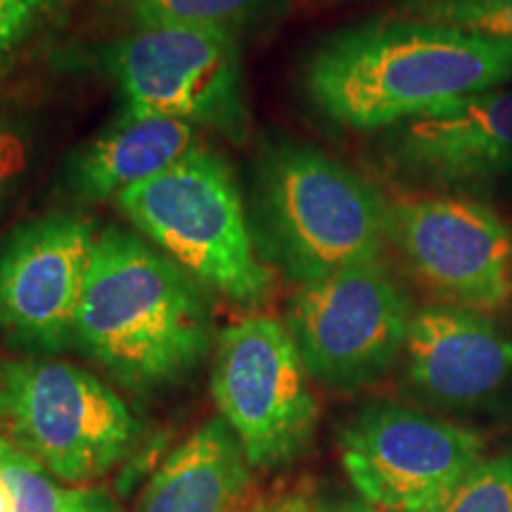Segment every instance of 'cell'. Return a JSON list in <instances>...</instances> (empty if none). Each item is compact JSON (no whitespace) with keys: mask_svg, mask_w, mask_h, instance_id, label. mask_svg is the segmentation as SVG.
Masks as SVG:
<instances>
[{"mask_svg":"<svg viewBox=\"0 0 512 512\" xmlns=\"http://www.w3.org/2000/svg\"><path fill=\"white\" fill-rule=\"evenodd\" d=\"M512 81V41L387 17L339 29L304 69L311 105L332 124L380 131Z\"/></svg>","mask_w":512,"mask_h":512,"instance_id":"1","label":"cell"},{"mask_svg":"<svg viewBox=\"0 0 512 512\" xmlns=\"http://www.w3.org/2000/svg\"><path fill=\"white\" fill-rule=\"evenodd\" d=\"M214 344L207 297L192 275L138 235L95 238L74 347L121 387L145 394L181 384Z\"/></svg>","mask_w":512,"mask_h":512,"instance_id":"2","label":"cell"},{"mask_svg":"<svg viewBox=\"0 0 512 512\" xmlns=\"http://www.w3.org/2000/svg\"><path fill=\"white\" fill-rule=\"evenodd\" d=\"M254 211L264 256L299 285L380 261L389 240L387 200L311 145L266 147L256 166Z\"/></svg>","mask_w":512,"mask_h":512,"instance_id":"3","label":"cell"},{"mask_svg":"<svg viewBox=\"0 0 512 512\" xmlns=\"http://www.w3.org/2000/svg\"><path fill=\"white\" fill-rule=\"evenodd\" d=\"M117 207L145 238L200 285L240 306H259L273 273L254 249L245 204L228 164L197 145L150 181L117 197Z\"/></svg>","mask_w":512,"mask_h":512,"instance_id":"4","label":"cell"},{"mask_svg":"<svg viewBox=\"0 0 512 512\" xmlns=\"http://www.w3.org/2000/svg\"><path fill=\"white\" fill-rule=\"evenodd\" d=\"M0 413L50 475L69 484L98 479L128 456L140 425L93 373L55 358H29L0 370Z\"/></svg>","mask_w":512,"mask_h":512,"instance_id":"5","label":"cell"},{"mask_svg":"<svg viewBox=\"0 0 512 512\" xmlns=\"http://www.w3.org/2000/svg\"><path fill=\"white\" fill-rule=\"evenodd\" d=\"M211 394L256 470L290 465L311 446L318 401L297 344L273 318H247L219 335Z\"/></svg>","mask_w":512,"mask_h":512,"instance_id":"6","label":"cell"},{"mask_svg":"<svg viewBox=\"0 0 512 512\" xmlns=\"http://www.w3.org/2000/svg\"><path fill=\"white\" fill-rule=\"evenodd\" d=\"M411 318L406 294L387 266L368 261L299 285L287 306V332L306 373L349 392L392 370Z\"/></svg>","mask_w":512,"mask_h":512,"instance_id":"7","label":"cell"},{"mask_svg":"<svg viewBox=\"0 0 512 512\" xmlns=\"http://www.w3.org/2000/svg\"><path fill=\"white\" fill-rule=\"evenodd\" d=\"M126 110L245 140L249 110L238 38L195 27H136L107 53Z\"/></svg>","mask_w":512,"mask_h":512,"instance_id":"8","label":"cell"},{"mask_svg":"<svg viewBox=\"0 0 512 512\" xmlns=\"http://www.w3.org/2000/svg\"><path fill=\"white\" fill-rule=\"evenodd\" d=\"M339 451L358 496L384 512H434L484 460L475 432L392 401L363 406Z\"/></svg>","mask_w":512,"mask_h":512,"instance_id":"9","label":"cell"},{"mask_svg":"<svg viewBox=\"0 0 512 512\" xmlns=\"http://www.w3.org/2000/svg\"><path fill=\"white\" fill-rule=\"evenodd\" d=\"M387 235L418 283L448 306L479 313L512 299V226L467 195L387 200Z\"/></svg>","mask_w":512,"mask_h":512,"instance_id":"10","label":"cell"},{"mask_svg":"<svg viewBox=\"0 0 512 512\" xmlns=\"http://www.w3.org/2000/svg\"><path fill=\"white\" fill-rule=\"evenodd\" d=\"M95 245L93 223L55 211L19 226L0 247V332L34 354L74 344L76 311Z\"/></svg>","mask_w":512,"mask_h":512,"instance_id":"11","label":"cell"},{"mask_svg":"<svg viewBox=\"0 0 512 512\" xmlns=\"http://www.w3.org/2000/svg\"><path fill=\"white\" fill-rule=\"evenodd\" d=\"M387 169L418 192L458 195L512 176V88L448 102L389 128Z\"/></svg>","mask_w":512,"mask_h":512,"instance_id":"12","label":"cell"},{"mask_svg":"<svg viewBox=\"0 0 512 512\" xmlns=\"http://www.w3.org/2000/svg\"><path fill=\"white\" fill-rule=\"evenodd\" d=\"M403 358L411 392L444 411L489 406L512 382V337L486 313L460 306L415 311Z\"/></svg>","mask_w":512,"mask_h":512,"instance_id":"13","label":"cell"},{"mask_svg":"<svg viewBox=\"0 0 512 512\" xmlns=\"http://www.w3.org/2000/svg\"><path fill=\"white\" fill-rule=\"evenodd\" d=\"M195 126L126 110L67 166V188L83 202L117 197L150 181L195 150Z\"/></svg>","mask_w":512,"mask_h":512,"instance_id":"14","label":"cell"},{"mask_svg":"<svg viewBox=\"0 0 512 512\" xmlns=\"http://www.w3.org/2000/svg\"><path fill=\"white\" fill-rule=\"evenodd\" d=\"M249 467L228 422L214 418L169 453L136 512H233L252 479Z\"/></svg>","mask_w":512,"mask_h":512,"instance_id":"15","label":"cell"},{"mask_svg":"<svg viewBox=\"0 0 512 512\" xmlns=\"http://www.w3.org/2000/svg\"><path fill=\"white\" fill-rule=\"evenodd\" d=\"M275 0H126L138 27H195L235 34Z\"/></svg>","mask_w":512,"mask_h":512,"instance_id":"16","label":"cell"},{"mask_svg":"<svg viewBox=\"0 0 512 512\" xmlns=\"http://www.w3.org/2000/svg\"><path fill=\"white\" fill-rule=\"evenodd\" d=\"M399 17L512 41V0H399Z\"/></svg>","mask_w":512,"mask_h":512,"instance_id":"17","label":"cell"},{"mask_svg":"<svg viewBox=\"0 0 512 512\" xmlns=\"http://www.w3.org/2000/svg\"><path fill=\"white\" fill-rule=\"evenodd\" d=\"M434 512H512V453L472 467Z\"/></svg>","mask_w":512,"mask_h":512,"instance_id":"18","label":"cell"},{"mask_svg":"<svg viewBox=\"0 0 512 512\" xmlns=\"http://www.w3.org/2000/svg\"><path fill=\"white\" fill-rule=\"evenodd\" d=\"M0 479L10 494L12 512H62L67 503L69 491H62L27 451H15L0 465Z\"/></svg>","mask_w":512,"mask_h":512,"instance_id":"19","label":"cell"},{"mask_svg":"<svg viewBox=\"0 0 512 512\" xmlns=\"http://www.w3.org/2000/svg\"><path fill=\"white\" fill-rule=\"evenodd\" d=\"M31 136L27 128L0 124V209L5 207L12 190L22 181L31 159Z\"/></svg>","mask_w":512,"mask_h":512,"instance_id":"20","label":"cell"},{"mask_svg":"<svg viewBox=\"0 0 512 512\" xmlns=\"http://www.w3.org/2000/svg\"><path fill=\"white\" fill-rule=\"evenodd\" d=\"M48 5L50 0H0V53L12 50Z\"/></svg>","mask_w":512,"mask_h":512,"instance_id":"21","label":"cell"},{"mask_svg":"<svg viewBox=\"0 0 512 512\" xmlns=\"http://www.w3.org/2000/svg\"><path fill=\"white\" fill-rule=\"evenodd\" d=\"M62 512H117V508L100 491H69Z\"/></svg>","mask_w":512,"mask_h":512,"instance_id":"22","label":"cell"},{"mask_svg":"<svg viewBox=\"0 0 512 512\" xmlns=\"http://www.w3.org/2000/svg\"><path fill=\"white\" fill-rule=\"evenodd\" d=\"M261 512H311L309 503L302 496H287L283 501L273 503L271 508H264Z\"/></svg>","mask_w":512,"mask_h":512,"instance_id":"23","label":"cell"},{"mask_svg":"<svg viewBox=\"0 0 512 512\" xmlns=\"http://www.w3.org/2000/svg\"><path fill=\"white\" fill-rule=\"evenodd\" d=\"M325 512H384V510L375 508V505L363 501V498H349V501H339L335 505H330Z\"/></svg>","mask_w":512,"mask_h":512,"instance_id":"24","label":"cell"},{"mask_svg":"<svg viewBox=\"0 0 512 512\" xmlns=\"http://www.w3.org/2000/svg\"><path fill=\"white\" fill-rule=\"evenodd\" d=\"M0 512H12V501L8 489H5L3 479H0Z\"/></svg>","mask_w":512,"mask_h":512,"instance_id":"25","label":"cell"},{"mask_svg":"<svg viewBox=\"0 0 512 512\" xmlns=\"http://www.w3.org/2000/svg\"><path fill=\"white\" fill-rule=\"evenodd\" d=\"M15 451H17V448L12 446L8 439H3V437H0V465H3L5 460H8V458H10L12 453H15Z\"/></svg>","mask_w":512,"mask_h":512,"instance_id":"26","label":"cell"},{"mask_svg":"<svg viewBox=\"0 0 512 512\" xmlns=\"http://www.w3.org/2000/svg\"><path fill=\"white\" fill-rule=\"evenodd\" d=\"M5 55H8V53H0V72H3V64H5Z\"/></svg>","mask_w":512,"mask_h":512,"instance_id":"27","label":"cell"},{"mask_svg":"<svg viewBox=\"0 0 512 512\" xmlns=\"http://www.w3.org/2000/svg\"><path fill=\"white\" fill-rule=\"evenodd\" d=\"M0 387H3V377H0Z\"/></svg>","mask_w":512,"mask_h":512,"instance_id":"28","label":"cell"},{"mask_svg":"<svg viewBox=\"0 0 512 512\" xmlns=\"http://www.w3.org/2000/svg\"><path fill=\"white\" fill-rule=\"evenodd\" d=\"M254 512H261V510H254Z\"/></svg>","mask_w":512,"mask_h":512,"instance_id":"29","label":"cell"}]
</instances>
